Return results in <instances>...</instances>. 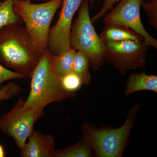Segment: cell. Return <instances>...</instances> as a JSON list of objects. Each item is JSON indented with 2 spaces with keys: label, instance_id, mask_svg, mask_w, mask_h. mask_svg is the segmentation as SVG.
I'll return each mask as SVG.
<instances>
[{
  "label": "cell",
  "instance_id": "obj_1",
  "mask_svg": "<svg viewBox=\"0 0 157 157\" xmlns=\"http://www.w3.org/2000/svg\"><path fill=\"white\" fill-rule=\"evenodd\" d=\"M42 55L21 25L0 29V62L6 67L30 78Z\"/></svg>",
  "mask_w": 157,
  "mask_h": 157
},
{
  "label": "cell",
  "instance_id": "obj_2",
  "mask_svg": "<svg viewBox=\"0 0 157 157\" xmlns=\"http://www.w3.org/2000/svg\"><path fill=\"white\" fill-rule=\"evenodd\" d=\"M53 57L48 49L42 54L31 75L30 91L25 101V108L33 109L38 120L48 104L72 97L62 88L60 77L55 70Z\"/></svg>",
  "mask_w": 157,
  "mask_h": 157
},
{
  "label": "cell",
  "instance_id": "obj_3",
  "mask_svg": "<svg viewBox=\"0 0 157 157\" xmlns=\"http://www.w3.org/2000/svg\"><path fill=\"white\" fill-rule=\"evenodd\" d=\"M139 109V105L135 104L129 111L122 125L117 128H98L83 121L81 125L82 137L90 145L94 155L97 157L123 155Z\"/></svg>",
  "mask_w": 157,
  "mask_h": 157
},
{
  "label": "cell",
  "instance_id": "obj_4",
  "mask_svg": "<svg viewBox=\"0 0 157 157\" xmlns=\"http://www.w3.org/2000/svg\"><path fill=\"white\" fill-rule=\"evenodd\" d=\"M63 0H49L33 4L31 0H16L13 9L25 24V29L37 49L43 53L48 48V35L53 17Z\"/></svg>",
  "mask_w": 157,
  "mask_h": 157
},
{
  "label": "cell",
  "instance_id": "obj_5",
  "mask_svg": "<svg viewBox=\"0 0 157 157\" xmlns=\"http://www.w3.org/2000/svg\"><path fill=\"white\" fill-rule=\"evenodd\" d=\"M78 11V17L71 27L70 46L86 54L90 67L97 71L105 61V43L97 34L91 21L89 0H82Z\"/></svg>",
  "mask_w": 157,
  "mask_h": 157
},
{
  "label": "cell",
  "instance_id": "obj_6",
  "mask_svg": "<svg viewBox=\"0 0 157 157\" xmlns=\"http://www.w3.org/2000/svg\"><path fill=\"white\" fill-rule=\"evenodd\" d=\"M104 42V60L122 75L128 70L145 67L146 52L149 46L144 42L134 40Z\"/></svg>",
  "mask_w": 157,
  "mask_h": 157
},
{
  "label": "cell",
  "instance_id": "obj_7",
  "mask_svg": "<svg viewBox=\"0 0 157 157\" xmlns=\"http://www.w3.org/2000/svg\"><path fill=\"white\" fill-rule=\"evenodd\" d=\"M25 101L20 98L8 112L0 116V130L13 138L16 146L22 149L34 131L38 120L33 109L24 107Z\"/></svg>",
  "mask_w": 157,
  "mask_h": 157
},
{
  "label": "cell",
  "instance_id": "obj_8",
  "mask_svg": "<svg viewBox=\"0 0 157 157\" xmlns=\"http://www.w3.org/2000/svg\"><path fill=\"white\" fill-rule=\"evenodd\" d=\"M145 0H121L104 16L105 24L112 23L132 29L143 37L145 45L157 49V41L147 33L140 17V7Z\"/></svg>",
  "mask_w": 157,
  "mask_h": 157
},
{
  "label": "cell",
  "instance_id": "obj_9",
  "mask_svg": "<svg viewBox=\"0 0 157 157\" xmlns=\"http://www.w3.org/2000/svg\"><path fill=\"white\" fill-rule=\"evenodd\" d=\"M82 0H63L59 19L50 29L48 50L57 56L70 48V38L72 21Z\"/></svg>",
  "mask_w": 157,
  "mask_h": 157
},
{
  "label": "cell",
  "instance_id": "obj_10",
  "mask_svg": "<svg viewBox=\"0 0 157 157\" xmlns=\"http://www.w3.org/2000/svg\"><path fill=\"white\" fill-rule=\"evenodd\" d=\"M28 139L21 150V157H55L56 149L52 135L34 130Z\"/></svg>",
  "mask_w": 157,
  "mask_h": 157
},
{
  "label": "cell",
  "instance_id": "obj_11",
  "mask_svg": "<svg viewBox=\"0 0 157 157\" xmlns=\"http://www.w3.org/2000/svg\"><path fill=\"white\" fill-rule=\"evenodd\" d=\"M105 25H106L99 36L104 42L134 40L144 42L143 37L127 27L112 23Z\"/></svg>",
  "mask_w": 157,
  "mask_h": 157
},
{
  "label": "cell",
  "instance_id": "obj_12",
  "mask_svg": "<svg viewBox=\"0 0 157 157\" xmlns=\"http://www.w3.org/2000/svg\"><path fill=\"white\" fill-rule=\"evenodd\" d=\"M147 90L157 93V76L147 75L143 71L140 73H133L129 76L124 91L126 96L140 91Z\"/></svg>",
  "mask_w": 157,
  "mask_h": 157
},
{
  "label": "cell",
  "instance_id": "obj_13",
  "mask_svg": "<svg viewBox=\"0 0 157 157\" xmlns=\"http://www.w3.org/2000/svg\"><path fill=\"white\" fill-rule=\"evenodd\" d=\"M92 149L83 137L77 143L63 149H56L55 157H91Z\"/></svg>",
  "mask_w": 157,
  "mask_h": 157
},
{
  "label": "cell",
  "instance_id": "obj_14",
  "mask_svg": "<svg viewBox=\"0 0 157 157\" xmlns=\"http://www.w3.org/2000/svg\"><path fill=\"white\" fill-rule=\"evenodd\" d=\"M76 50L70 48L57 56L54 55L55 70L60 77L73 72V60Z\"/></svg>",
  "mask_w": 157,
  "mask_h": 157
},
{
  "label": "cell",
  "instance_id": "obj_15",
  "mask_svg": "<svg viewBox=\"0 0 157 157\" xmlns=\"http://www.w3.org/2000/svg\"><path fill=\"white\" fill-rule=\"evenodd\" d=\"M90 62L87 55L83 52H76L73 60V72L78 75L84 84L88 85L91 81Z\"/></svg>",
  "mask_w": 157,
  "mask_h": 157
},
{
  "label": "cell",
  "instance_id": "obj_16",
  "mask_svg": "<svg viewBox=\"0 0 157 157\" xmlns=\"http://www.w3.org/2000/svg\"><path fill=\"white\" fill-rule=\"evenodd\" d=\"M13 2L11 0H5L0 4V29L10 25H21L23 22L22 18L14 12Z\"/></svg>",
  "mask_w": 157,
  "mask_h": 157
},
{
  "label": "cell",
  "instance_id": "obj_17",
  "mask_svg": "<svg viewBox=\"0 0 157 157\" xmlns=\"http://www.w3.org/2000/svg\"><path fill=\"white\" fill-rule=\"evenodd\" d=\"M60 83L63 90L72 97L84 84L81 78L73 72L60 77Z\"/></svg>",
  "mask_w": 157,
  "mask_h": 157
},
{
  "label": "cell",
  "instance_id": "obj_18",
  "mask_svg": "<svg viewBox=\"0 0 157 157\" xmlns=\"http://www.w3.org/2000/svg\"><path fill=\"white\" fill-rule=\"evenodd\" d=\"M141 6L146 12L150 25L157 30V0H150L147 2L143 1Z\"/></svg>",
  "mask_w": 157,
  "mask_h": 157
},
{
  "label": "cell",
  "instance_id": "obj_19",
  "mask_svg": "<svg viewBox=\"0 0 157 157\" xmlns=\"http://www.w3.org/2000/svg\"><path fill=\"white\" fill-rule=\"evenodd\" d=\"M21 91L18 84L11 81L0 89V101H7L17 95Z\"/></svg>",
  "mask_w": 157,
  "mask_h": 157
},
{
  "label": "cell",
  "instance_id": "obj_20",
  "mask_svg": "<svg viewBox=\"0 0 157 157\" xmlns=\"http://www.w3.org/2000/svg\"><path fill=\"white\" fill-rule=\"evenodd\" d=\"M27 77L21 73L11 71L5 67L0 64V89L2 87L3 82L8 80L15 78H25Z\"/></svg>",
  "mask_w": 157,
  "mask_h": 157
},
{
  "label": "cell",
  "instance_id": "obj_21",
  "mask_svg": "<svg viewBox=\"0 0 157 157\" xmlns=\"http://www.w3.org/2000/svg\"><path fill=\"white\" fill-rule=\"evenodd\" d=\"M119 0H104L103 6L101 11L96 14L94 17L91 19L92 22H94L96 21L101 19L104 17L107 12L113 8V5L117 3Z\"/></svg>",
  "mask_w": 157,
  "mask_h": 157
},
{
  "label": "cell",
  "instance_id": "obj_22",
  "mask_svg": "<svg viewBox=\"0 0 157 157\" xmlns=\"http://www.w3.org/2000/svg\"><path fill=\"white\" fill-rule=\"evenodd\" d=\"M5 156H6V151H5V147L0 144V157Z\"/></svg>",
  "mask_w": 157,
  "mask_h": 157
},
{
  "label": "cell",
  "instance_id": "obj_23",
  "mask_svg": "<svg viewBox=\"0 0 157 157\" xmlns=\"http://www.w3.org/2000/svg\"><path fill=\"white\" fill-rule=\"evenodd\" d=\"M95 0H89V3L91 5V6H92L93 4H94V2ZM101 0H98V2L99 3L101 2Z\"/></svg>",
  "mask_w": 157,
  "mask_h": 157
},
{
  "label": "cell",
  "instance_id": "obj_24",
  "mask_svg": "<svg viewBox=\"0 0 157 157\" xmlns=\"http://www.w3.org/2000/svg\"><path fill=\"white\" fill-rule=\"evenodd\" d=\"M11 1H13V2H14V1H16V0H11ZM42 1H44V2H47V1H49V0H42Z\"/></svg>",
  "mask_w": 157,
  "mask_h": 157
},
{
  "label": "cell",
  "instance_id": "obj_25",
  "mask_svg": "<svg viewBox=\"0 0 157 157\" xmlns=\"http://www.w3.org/2000/svg\"><path fill=\"white\" fill-rule=\"evenodd\" d=\"M147 2H149V1H150V0H147Z\"/></svg>",
  "mask_w": 157,
  "mask_h": 157
},
{
  "label": "cell",
  "instance_id": "obj_26",
  "mask_svg": "<svg viewBox=\"0 0 157 157\" xmlns=\"http://www.w3.org/2000/svg\"><path fill=\"white\" fill-rule=\"evenodd\" d=\"M1 4V2H0V4Z\"/></svg>",
  "mask_w": 157,
  "mask_h": 157
}]
</instances>
